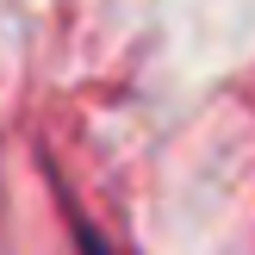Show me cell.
<instances>
[{"label": "cell", "instance_id": "cell-1", "mask_svg": "<svg viewBox=\"0 0 255 255\" xmlns=\"http://www.w3.org/2000/svg\"><path fill=\"white\" fill-rule=\"evenodd\" d=\"M81 255H112V249H106V243H100V237H94V231H81Z\"/></svg>", "mask_w": 255, "mask_h": 255}]
</instances>
